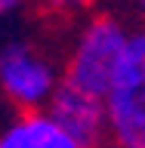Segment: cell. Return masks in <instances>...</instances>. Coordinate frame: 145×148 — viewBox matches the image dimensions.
Returning a JSON list of instances; mask_svg holds the SVG:
<instances>
[{
  "instance_id": "obj_1",
  "label": "cell",
  "mask_w": 145,
  "mask_h": 148,
  "mask_svg": "<svg viewBox=\"0 0 145 148\" xmlns=\"http://www.w3.org/2000/svg\"><path fill=\"white\" fill-rule=\"evenodd\" d=\"M127 43L130 37L118 18L96 16L83 28L80 40L74 43V53L68 59V68H65V80L105 99L114 77H118L120 62H124Z\"/></svg>"
},
{
  "instance_id": "obj_2",
  "label": "cell",
  "mask_w": 145,
  "mask_h": 148,
  "mask_svg": "<svg viewBox=\"0 0 145 148\" xmlns=\"http://www.w3.org/2000/svg\"><path fill=\"white\" fill-rule=\"evenodd\" d=\"M105 105L111 142L118 148H145V31L130 37Z\"/></svg>"
},
{
  "instance_id": "obj_3",
  "label": "cell",
  "mask_w": 145,
  "mask_h": 148,
  "mask_svg": "<svg viewBox=\"0 0 145 148\" xmlns=\"http://www.w3.org/2000/svg\"><path fill=\"white\" fill-rule=\"evenodd\" d=\"M49 114L71 133L83 148H105L111 139L108 105L105 99L62 80L49 99Z\"/></svg>"
},
{
  "instance_id": "obj_4",
  "label": "cell",
  "mask_w": 145,
  "mask_h": 148,
  "mask_svg": "<svg viewBox=\"0 0 145 148\" xmlns=\"http://www.w3.org/2000/svg\"><path fill=\"white\" fill-rule=\"evenodd\" d=\"M0 86L19 108H37L53 99L56 74L53 65L25 43H9L0 53Z\"/></svg>"
},
{
  "instance_id": "obj_5",
  "label": "cell",
  "mask_w": 145,
  "mask_h": 148,
  "mask_svg": "<svg viewBox=\"0 0 145 148\" xmlns=\"http://www.w3.org/2000/svg\"><path fill=\"white\" fill-rule=\"evenodd\" d=\"M0 148H83L53 114L28 111L0 133Z\"/></svg>"
},
{
  "instance_id": "obj_6",
  "label": "cell",
  "mask_w": 145,
  "mask_h": 148,
  "mask_svg": "<svg viewBox=\"0 0 145 148\" xmlns=\"http://www.w3.org/2000/svg\"><path fill=\"white\" fill-rule=\"evenodd\" d=\"M40 9H49V12H74V9L90 6L93 0H37Z\"/></svg>"
},
{
  "instance_id": "obj_7",
  "label": "cell",
  "mask_w": 145,
  "mask_h": 148,
  "mask_svg": "<svg viewBox=\"0 0 145 148\" xmlns=\"http://www.w3.org/2000/svg\"><path fill=\"white\" fill-rule=\"evenodd\" d=\"M19 3H22V0H0V16H3V12H9V9H16Z\"/></svg>"
},
{
  "instance_id": "obj_8",
  "label": "cell",
  "mask_w": 145,
  "mask_h": 148,
  "mask_svg": "<svg viewBox=\"0 0 145 148\" xmlns=\"http://www.w3.org/2000/svg\"><path fill=\"white\" fill-rule=\"evenodd\" d=\"M139 6H142V12H145V0H139Z\"/></svg>"
}]
</instances>
